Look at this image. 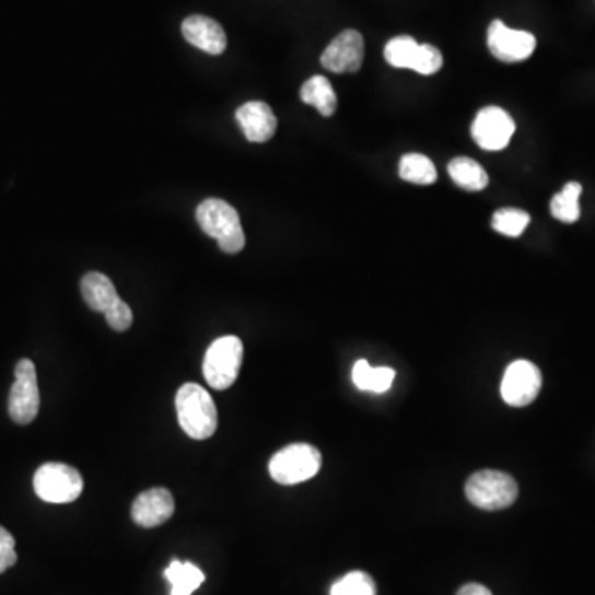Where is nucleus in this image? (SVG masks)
<instances>
[{
    "mask_svg": "<svg viewBox=\"0 0 595 595\" xmlns=\"http://www.w3.org/2000/svg\"><path fill=\"white\" fill-rule=\"evenodd\" d=\"M197 222L209 237L219 242L225 254H238L245 247V234L237 210L222 199H207L197 207Z\"/></svg>",
    "mask_w": 595,
    "mask_h": 595,
    "instance_id": "nucleus-2",
    "label": "nucleus"
},
{
    "mask_svg": "<svg viewBox=\"0 0 595 595\" xmlns=\"http://www.w3.org/2000/svg\"><path fill=\"white\" fill-rule=\"evenodd\" d=\"M396 371L390 368H371L365 359L355 362L352 369V381L359 390H369V393L383 394L390 389Z\"/></svg>",
    "mask_w": 595,
    "mask_h": 595,
    "instance_id": "nucleus-17",
    "label": "nucleus"
},
{
    "mask_svg": "<svg viewBox=\"0 0 595 595\" xmlns=\"http://www.w3.org/2000/svg\"><path fill=\"white\" fill-rule=\"evenodd\" d=\"M183 35L190 45L210 55H220L228 48V35L222 25L206 15H190L183 22Z\"/></svg>",
    "mask_w": 595,
    "mask_h": 595,
    "instance_id": "nucleus-13",
    "label": "nucleus"
},
{
    "mask_svg": "<svg viewBox=\"0 0 595 595\" xmlns=\"http://www.w3.org/2000/svg\"><path fill=\"white\" fill-rule=\"evenodd\" d=\"M244 361V345L237 336H223L207 349L203 358V377L215 390L234 386Z\"/></svg>",
    "mask_w": 595,
    "mask_h": 595,
    "instance_id": "nucleus-4",
    "label": "nucleus"
},
{
    "mask_svg": "<svg viewBox=\"0 0 595 595\" xmlns=\"http://www.w3.org/2000/svg\"><path fill=\"white\" fill-rule=\"evenodd\" d=\"M532 222V217L528 212L521 209H500L494 212L491 220V228L498 234L506 235V237H520Z\"/></svg>",
    "mask_w": 595,
    "mask_h": 595,
    "instance_id": "nucleus-23",
    "label": "nucleus"
},
{
    "mask_svg": "<svg viewBox=\"0 0 595 595\" xmlns=\"http://www.w3.org/2000/svg\"><path fill=\"white\" fill-rule=\"evenodd\" d=\"M420 54H422V45L417 44L409 35L393 38L384 48V57H386L390 67L409 68V70L413 71L417 70V65H419Z\"/></svg>",
    "mask_w": 595,
    "mask_h": 595,
    "instance_id": "nucleus-20",
    "label": "nucleus"
},
{
    "mask_svg": "<svg viewBox=\"0 0 595 595\" xmlns=\"http://www.w3.org/2000/svg\"><path fill=\"white\" fill-rule=\"evenodd\" d=\"M171 582V595H192L206 581V575L192 562L173 561L164 572Z\"/></svg>",
    "mask_w": 595,
    "mask_h": 595,
    "instance_id": "nucleus-19",
    "label": "nucleus"
},
{
    "mask_svg": "<svg viewBox=\"0 0 595 595\" xmlns=\"http://www.w3.org/2000/svg\"><path fill=\"white\" fill-rule=\"evenodd\" d=\"M331 595H376V582L362 571H352L332 584Z\"/></svg>",
    "mask_w": 595,
    "mask_h": 595,
    "instance_id": "nucleus-24",
    "label": "nucleus"
},
{
    "mask_svg": "<svg viewBox=\"0 0 595 595\" xmlns=\"http://www.w3.org/2000/svg\"><path fill=\"white\" fill-rule=\"evenodd\" d=\"M245 138L250 142H267L277 132V116L264 102H250L242 105L235 113Z\"/></svg>",
    "mask_w": 595,
    "mask_h": 595,
    "instance_id": "nucleus-14",
    "label": "nucleus"
},
{
    "mask_svg": "<svg viewBox=\"0 0 595 595\" xmlns=\"http://www.w3.org/2000/svg\"><path fill=\"white\" fill-rule=\"evenodd\" d=\"M457 595H493L490 588L481 584H467L458 591Z\"/></svg>",
    "mask_w": 595,
    "mask_h": 595,
    "instance_id": "nucleus-28",
    "label": "nucleus"
},
{
    "mask_svg": "<svg viewBox=\"0 0 595 595\" xmlns=\"http://www.w3.org/2000/svg\"><path fill=\"white\" fill-rule=\"evenodd\" d=\"M176 503L173 493L166 488H151L142 491L131 508V516L136 525L142 528H156L173 517Z\"/></svg>",
    "mask_w": 595,
    "mask_h": 595,
    "instance_id": "nucleus-12",
    "label": "nucleus"
},
{
    "mask_svg": "<svg viewBox=\"0 0 595 595\" xmlns=\"http://www.w3.org/2000/svg\"><path fill=\"white\" fill-rule=\"evenodd\" d=\"M106 323H108L109 328L115 329V331L122 332L126 329L131 328L132 325V312L121 298L118 302L105 313Z\"/></svg>",
    "mask_w": 595,
    "mask_h": 595,
    "instance_id": "nucleus-25",
    "label": "nucleus"
},
{
    "mask_svg": "<svg viewBox=\"0 0 595 595\" xmlns=\"http://www.w3.org/2000/svg\"><path fill=\"white\" fill-rule=\"evenodd\" d=\"M465 494L474 506L487 511L510 508L517 498V483L511 475L483 470L468 478Z\"/></svg>",
    "mask_w": 595,
    "mask_h": 595,
    "instance_id": "nucleus-5",
    "label": "nucleus"
},
{
    "mask_svg": "<svg viewBox=\"0 0 595 595\" xmlns=\"http://www.w3.org/2000/svg\"><path fill=\"white\" fill-rule=\"evenodd\" d=\"M364 61V38L358 31H345L326 47L322 65L332 73H355Z\"/></svg>",
    "mask_w": 595,
    "mask_h": 595,
    "instance_id": "nucleus-11",
    "label": "nucleus"
},
{
    "mask_svg": "<svg viewBox=\"0 0 595 595\" xmlns=\"http://www.w3.org/2000/svg\"><path fill=\"white\" fill-rule=\"evenodd\" d=\"M82 294L93 312L106 313L119 300L115 284L106 275L90 271L82 280Z\"/></svg>",
    "mask_w": 595,
    "mask_h": 595,
    "instance_id": "nucleus-15",
    "label": "nucleus"
},
{
    "mask_svg": "<svg viewBox=\"0 0 595 595\" xmlns=\"http://www.w3.org/2000/svg\"><path fill=\"white\" fill-rule=\"evenodd\" d=\"M40 409L37 371L31 359H22L15 365V383L9 396V416L19 425L34 422Z\"/></svg>",
    "mask_w": 595,
    "mask_h": 595,
    "instance_id": "nucleus-7",
    "label": "nucleus"
},
{
    "mask_svg": "<svg viewBox=\"0 0 595 595\" xmlns=\"http://www.w3.org/2000/svg\"><path fill=\"white\" fill-rule=\"evenodd\" d=\"M582 186L579 183H568L561 192L556 194L551 200V213L555 219L561 220L564 223L578 222L581 217V199Z\"/></svg>",
    "mask_w": 595,
    "mask_h": 595,
    "instance_id": "nucleus-21",
    "label": "nucleus"
},
{
    "mask_svg": "<svg viewBox=\"0 0 595 595\" xmlns=\"http://www.w3.org/2000/svg\"><path fill=\"white\" fill-rule=\"evenodd\" d=\"M487 42L491 55L504 63L528 60L536 48L535 35L525 31H513L501 21L491 22Z\"/></svg>",
    "mask_w": 595,
    "mask_h": 595,
    "instance_id": "nucleus-10",
    "label": "nucleus"
},
{
    "mask_svg": "<svg viewBox=\"0 0 595 595\" xmlns=\"http://www.w3.org/2000/svg\"><path fill=\"white\" fill-rule=\"evenodd\" d=\"M542 377L538 365L529 361H514L508 365L501 381V397L511 407H526L535 402L541 390Z\"/></svg>",
    "mask_w": 595,
    "mask_h": 595,
    "instance_id": "nucleus-8",
    "label": "nucleus"
},
{
    "mask_svg": "<svg viewBox=\"0 0 595 595\" xmlns=\"http://www.w3.org/2000/svg\"><path fill=\"white\" fill-rule=\"evenodd\" d=\"M300 98H302V102L306 103V105L318 109L325 118L335 115L336 108H338V96H336L329 80L322 77V74L312 77V79L302 86Z\"/></svg>",
    "mask_w": 595,
    "mask_h": 595,
    "instance_id": "nucleus-16",
    "label": "nucleus"
},
{
    "mask_svg": "<svg viewBox=\"0 0 595 595\" xmlns=\"http://www.w3.org/2000/svg\"><path fill=\"white\" fill-rule=\"evenodd\" d=\"M514 131H516V125L513 118L500 106H488L481 109L471 125V136L485 151H501L506 148Z\"/></svg>",
    "mask_w": 595,
    "mask_h": 595,
    "instance_id": "nucleus-9",
    "label": "nucleus"
},
{
    "mask_svg": "<svg viewBox=\"0 0 595 595\" xmlns=\"http://www.w3.org/2000/svg\"><path fill=\"white\" fill-rule=\"evenodd\" d=\"M18 562V552H15V539L8 529L0 526V574H4L8 569Z\"/></svg>",
    "mask_w": 595,
    "mask_h": 595,
    "instance_id": "nucleus-26",
    "label": "nucleus"
},
{
    "mask_svg": "<svg viewBox=\"0 0 595 595\" xmlns=\"http://www.w3.org/2000/svg\"><path fill=\"white\" fill-rule=\"evenodd\" d=\"M177 419L180 429L194 440H206L215 433L219 416L215 402L199 384L187 383L177 390Z\"/></svg>",
    "mask_w": 595,
    "mask_h": 595,
    "instance_id": "nucleus-1",
    "label": "nucleus"
},
{
    "mask_svg": "<svg viewBox=\"0 0 595 595\" xmlns=\"http://www.w3.org/2000/svg\"><path fill=\"white\" fill-rule=\"evenodd\" d=\"M443 65V57L439 48L433 45L423 44L422 54H420L419 65H417V73L433 74L440 71Z\"/></svg>",
    "mask_w": 595,
    "mask_h": 595,
    "instance_id": "nucleus-27",
    "label": "nucleus"
},
{
    "mask_svg": "<svg viewBox=\"0 0 595 595\" xmlns=\"http://www.w3.org/2000/svg\"><path fill=\"white\" fill-rule=\"evenodd\" d=\"M34 490L47 503H71L82 494L83 478L70 465L45 464L35 471Z\"/></svg>",
    "mask_w": 595,
    "mask_h": 595,
    "instance_id": "nucleus-6",
    "label": "nucleus"
},
{
    "mask_svg": "<svg viewBox=\"0 0 595 595\" xmlns=\"http://www.w3.org/2000/svg\"><path fill=\"white\" fill-rule=\"evenodd\" d=\"M399 176L417 186H430L436 180V170L423 154H406L400 160Z\"/></svg>",
    "mask_w": 595,
    "mask_h": 595,
    "instance_id": "nucleus-22",
    "label": "nucleus"
},
{
    "mask_svg": "<svg viewBox=\"0 0 595 595\" xmlns=\"http://www.w3.org/2000/svg\"><path fill=\"white\" fill-rule=\"evenodd\" d=\"M323 458L316 446L293 443L271 457L268 471L280 485H298L312 480L322 470Z\"/></svg>",
    "mask_w": 595,
    "mask_h": 595,
    "instance_id": "nucleus-3",
    "label": "nucleus"
},
{
    "mask_svg": "<svg viewBox=\"0 0 595 595\" xmlns=\"http://www.w3.org/2000/svg\"><path fill=\"white\" fill-rule=\"evenodd\" d=\"M448 174L458 187L471 192L483 190L490 183L487 171L470 158H455L448 164Z\"/></svg>",
    "mask_w": 595,
    "mask_h": 595,
    "instance_id": "nucleus-18",
    "label": "nucleus"
}]
</instances>
